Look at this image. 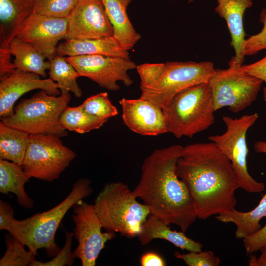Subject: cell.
<instances>
[{
    "label": "cell",
    "mask_w": 266,
    "mask_h": 266,
    "mask_svg": "<svg viewBox=\"0 0 266 266\" xmlns=\"http://www.w3.org/2000/svg\"><path fill=\"white\" fill-rule=\"evenodd\" d=\"M264 217H266V194L258 205L250 211L243 212L234 209L217 215L215 218L222 222L234 223L236 226V238L243 239L253 234L261 228L260 221Z\"/></svg>",
    "instance_id": "cb8c5ba5"
},
{
    "label": "cell",
    "mask_w": 266,
    "mask_h": 266,
    "mask_svg": "<svg viewBox=\"0 0 266 266\" xmlns=\"http://www.w3.org/2000/svg\"><path fill=\"white\" fill-rule=\"evenodd\" d=\"M184 147L175 144L155 150L142 165L141 174L133 191L150 214L185 232L197 218L194 202L185 184L177 176V162Z\"/></svg>",
    "instance_id": "7a4b0ae2"
},
{
    "label": "cell",
    "mask_w": 266,
    "mask_h": 266,
    "mask_svg": "<svg viewBox=\"0 0 266 266\" xmlns=\"http://www.w3.org/2000/svg\"><path fill=\"white\" fill-rule=\"evenodd\" d=\"M174 255L176 258L183 260L188 266H218L221 262L220 258L210 250L189 251L186 254L175 251Z\"/></svg>",
    "instance_id": "1f68e13d"
},
{
    "label": "cell",
    "mask_w": 266,
    "mask_h": 266,
    "mask_svg": "<svg viewBox=\"0 0 266 266\" xmlns=\"http://www.w3.org/2000/svg\"><path fill=\"white\" fill-rule=\"evenodd\" d=\"M49 78L56 81L61 94L72 92L77 98L82 96V92L77 83L80 77L74 67L62 56L56 55L50 60Z\"/></svg>",
    "instance_id": "484cf974"
},
{
    "label": "cell",
    "mask_w": 266,
    "mask_h": 266,
    "mask_svg": "<svg viewBox=\"0 0 266 266\" xmlns=\"http://www.w3.org/2000/svg\"><path fill=\"white\" fill-rule=\"evenodd\" d=\"M9 47H0V79L5 78L12 74L16 69L11 61Z\"/></svg>",
    "instance_id": "e575fe53"
},
{
    "label": "cell",
    "mask_w": 266,
    "mask_h": 266,
    "mask_svg": "<svg viewBox=\"0 0 266 266\" xmlns=\"http://www.w3.org/2000/svg\"><path fill=\"white\" fill-rule=\"evenodd\" d=\"M80 106L89 114L100 119L108 120L118 114L117 108L111 102L106 92L88 97Z\"/></svg>",
    "instance_id": "f1b7e54d"
},
{
    "label": "cell",
    "mask_w": 266,
    "mask_h": 266,
    "mask_svg": "<svg viewBox=\"0 0 266 266\" xmlns=\"http://www.w3.org/2000/svg\"><path fill=\"white\" fill-rule=\"evenodd\" d=\"M34 73L16 69L9 76L0 80V118L14 114V105L24 94L34 89L43 90L49 95L58 96L60 91L56 82L50 78L41 79Z\"/></svg>",
    "instance_id": "2e32d148"
},
{
    "label": "cell",
    "mask_w": 266,
    "mask_h": 266,
    "mask_svg": "<svg viewBox=\"0 0 266 266\" xmlns=\"http://www.w3.org/2000/svg\"><path fill=\"white\" fill-rule=\"evenodd\" d=\"M79 0H33V13L50 17L68 18Z\"/></svg>",
    "instance_id": "f546056e"
},
{
    "label": "cell",
    "mask_w": 266,
    "mask_h": 266,
    "mask_svg": "<svg viewBox=\"0 0 266 266\" xmlns=\"http://www.w3.org/2000/svg\"><path fill=\"white\" fill-rule=\"evenodd\" d=\"M103 55L130 59L129 51L124 49L113 37L96 39H71L57 46L56 55Z\"/></svg>",
    "instance_id": "ac0fdd59"
},
{
    "label": "cell",
    "mask_w": 266,
    "mask_h": 266,
    "mask_svg": "<svg viewBox=\"0 0 266 266\" xmlns=\"http://www.w3.org/2000/svg\"><path fill=\"white\" fill-rule=\"evenodd\" d=\"M133 0H101L113 28V37L127 51L132 49L141 39L127 13V8Z\"/></svg>",
    "instance_id": "44dd1931"
},
{
    "label": "cell",
    "mask_w": 266,
    "mask_h": 266,
    "mask_svg": "<svg viewBox=\"0 0 266 266\" xmlns=\"http://www.w3.org/2000/svg\"><path fill=\"white\" fill-rule=\"evenodd\" d=\"M263 100L266 103V87H265L263 90Z\"/></svg>",
    "instance_id": "60d3db41"
},
{
    "label": "cell",
    "mask_w": 266,
    "mask_h": 266,
    "mask_svg": "<svg viewBox=\"0 0 266 266\" xmlns=\"http://www.w3.org/2000/svg\"><path fill=\"white\" fill-rule=\"evenodd\" d=\"M241 68L249 74L266 83V56L253 63L243 64Z\"/></svg>",
    "instance_id": "d590c367"
},
{
    "label": "cell",
    "mask_w": 266,
    "mask_h": 266,
    "mask_svg": "<svg viewBox=\"0 0 266 266\" xmlns=\"http://www.w3.org/2000/svg\"><path fill=\"white\" fill-rule=\"evenodd\" d=\"M91 183L87 178H80L74 183L68 196L59 204L25 219L14 218L7 231L34 254L37 255L38 250L44 249L48 256H55L60 250L55 242V233L60 223L70 208L92 194Z\"/></svg>",
    "instance_id": "277c9868"
},
{
    "label": "cell",
    "mask_w": 266,
    "mask_h": 266,
    "mask_svg": "<svg viewBox=\"0 0 266 266\" xmlns=\"http://www.w3.org/2000/svg\"><path fill=\"white\" fill-rule=\"evenodd\" d=\"M195 0H188V2L191 3L194 1Z\"/></svg>",
    "instance_id": "b9f144b4"
},
{
    "label": "cell",
    "mask_w": 266,
    "mask_h": 266,
    "mask_svg": "<svg viewBox=\"0 0 266 266\" xmlns=\"http://www.w3.org/2000/svg\"><path fill=\"white\" fill-rule=\"evenodd\" d=\"M254 150L259 153L266 154V142L258 141L255 142L254 146Z\"/></svg>",
    "instance_id": "ab89813d"
},
{
    "label": "cell",
    "mask_w": 266,
    "mask_h": 266,
    "mask_svg": "<svg viewBox=\"0 0 266 266\" xmlns=\"http://www.w3.org/2000/svg\"><path fill=\"white\" fill-rule=\"evenodd\" d=\"M68 20L66 40L113 36V28L101 0H79Z\"/></svg>",
    "instance_id": "4fadbf2b"
},
{
    "label": "cell",
    "mask_w": 266,
    "mask_h": 266,
    "mask_svg": "<svg viewBox=\"0 0 266 266\" xmlns=\"http://www.w3.org/2000/svg\"><path fill=\"white\" fill-rule=\"evenodd\" d=\"M258 118L256 113L244 115L238 118L224 116L222 120L226 126L225 133L208 137L230 160L240 187L251 193H260L265 189L263 183L257 181L250 175L247 166L248 148L246 133Z\"/></svg>",
    "instance_id": "ba28073f"
},
{
    "label": "cell",
    "mask_w": 266,
    "mask_h": 266,
    "mask_svg": "<svg viewBox=\"0 0 266 266\" xmlns=\"http://www.w3.org/2000/svg\"><path fill=\"white\" fill-rule=\"evenodd\" d=\"M136 69L140 79V98L162 109L184 89L209 82L215 70L210 61L147 63Z\"/></svg>",
    "instance_id": "3957f363"
},
{
    "label": "cell",
    "mask_w": 266,
    "mask_h": 266,
    "mask_svg": "<svg viewBox=\"0 0 266 266\" xmlns=\"http://www.w3.org/2000/svg\"><path fill=\"white\" fill-rule=\"evenodd\" d=\"M29 179L22 166L0 159V192L14 194L17 202L25 209H32L34 204L33 200L27 194L24 188Z\"/></svg>",
    "instance_id": "7402d4cb"
},
{
    "label": "cell",
    "mask_w": 266,
    "mask_h": 266,
    "mask_svg": "<svg viewBox=\"0 0 266 266\" xmlns=\"http://www.w3.org/2000/svg\"><path fill=\"white\" fill-rule=\"evenodd\" d=\"M33 9V0H0V47H8Z\"/></svg>",
    "instance_id": "d6986e66"
},
{
    "label": "cell",
    "mask_w": 266,
    "mask_h": 266,
    "mask_svg": "<svg viewBox=\"0 0 266 266\" xmlns=\"http://www.w3.org/2000/svg\"><path fill=\"white\" fill-rule=\"evenodd\" d=\"M216 12L224 18L231 35L230 45L235 56L228 63L230 67H240L244 61V45L245 33L243 16L246 10L252 6V0H217Z\"/></svg>",
    "instance_id": "e0dca14e"
},
{
    "label": "cell",
    "mask_w": 266,
    "mask_h": 266,
    "mask_svg": "<svg viewBox=\"0 0 266 266\" xmlns=\"http://www.w3.org/2000/svg\"><path fill=\"white\" fill-rule=\"evenodd\" d=\"M9 51L15 57L13 61L17 69L34 73L42 77L50 68V62L31 44L14 37L10 42Z\"/></svg>",
    "instance_id": "603a6c76"
},
{
    "label": "cell",
    "mask_w": 266,
    "mask_h": 266,
    "mask_svg": "<svg viewBox=\"0 0 266 266\" xmlns=\"http://www.w3.org/2000/svg\"><path fill=\"white\" fill-rule=\"evenodd\" d=\"M260 21L263 28L257 34L251 35L245 39L244 45V54L251 56L266 49V9H262L260 14Z\"/></svg>",
    "instance_id": "d6a6232c"
},
{
    "label": "cell",
    "mask_w": 266,
    "mask_h": 266,
    "mask_svg": "<svg viewBox=\"0 0 266 266\" xmlns=\"http://www.w3.org/2000/svg\"><path fill=\"white\" fill-rule=\"evenodd\" d=\"M73 213L74 234L78 246L73 253L82 266H94L105 243L114 238L116 234L112 231L102 232L103 227L93 205L81 201L73 207Z\"/></svg>",
    "instance_id": "7c38bea8"
},
{
    "label": "cell",
    "mask_w": 266,
    "mask_h": 266,
    "mask_svg": "<svg viewBox=\"0 0 266 266\" xmlns=\"http://www.w3.org/2000/svg\"><path fill=\"white\" fill-rule=\"evenodd\" d=\"M176 172L188 189L198 218L205 220L235 209V192L240 188L237 176L214 142L184 146Z\"/></svg>",
    "instance_id": "6da1fadb"
},
{
    "label": "cell",
    "mask_w": 266,
    "mask_h": 266,
    "mask_svg": "<svg viewBox=\"0 0 266 266\" xmlns=\"http://www.w3.org/2000/svg\"><path fill=\"white\" fill-rule=\"evenodd\" d=\"M68 18L50 17L33 13L16 36L36 48L48 60L56 56L57 44L65 38Z\"/></svg>",
    "instance_id": "5bb4252c"
},
{
    "label": "cell",
    "mask_w": 266,
    "mask_h": 266,
    "mask_svg": "<svg viewBox=\"0 0 266 266\" xmlns=\"http://www.w3.org/2000/svg\"><path fill=\"white\" fill-rule=\"evenodd\" d=\"M30 135L25 132L0 122V159L22 166Z\"/></svg>",
    "instance_id": "d4e9b609"
},
{
    "label": "cell",
    "mask_w": 266,
    "mask_h": 266,
    "mask_svg": "<svg viewBox=\"0 0 266 266\" xmlns=\"http://www.w3.org/2000/svg\"><path fill=\"white\" fill-rule=\"evenodd\" d=\"M162 109L168 133L177 138H192L215 121V111L208 82L184 89Z\"/></svg>",
    "instance_id": "5b68a950"
},
{
    "label": "cell",
    "mask_w": 266,
    "mask_h": 266,
    "mask_svg": "<svg viewBox=\"0 0 266 266\" xmlns=\"http://www.w3.org/2000/svg\"><path fill=\"white\" fill-rule=\"evenodd\" d=\"M80 76L88 78L102 88L118 91L121 82L129 87L133 80L128 74L137 65L130 59L103 55H79L66 57Z\"/></svg>",
    "instance_id": "8fae6325"
},
{
    "label": "cell",
    "mask_w": 266,
    "mask_h": 266,
    "mask_svg": "<svg viewBox=\"0 0 266 266\" xmlns=\"http://www.w3.org/2000/svg\"><path fill=\"white\" fill-rule=\"evenodd\" d=\"M76 156L60 137L30 135L22 166L29 178L52 182L59 178Z\"/></svg>",
    "instance_id": "9c48e42d"
},
{
    "label": "cell",
    "mask_w": 266,
    "mask_h": 266,
    "mask_svg": "<svg viewBox=\"0 0 266 266\" xmlns=\"http://www.w3.org/2000/svg\"><path fill=\"white\" fill-rule=\"evenodd\" d=\"M66 241L64 247L59 250L54 257L49 261L43 262L35 260L33 266H72L75 257L71 252L72 238L74 233L65 231Z\"/></svg>",
    "instance_id": "4dcf8cb0"
},
{
    "label": "cell",
    "mask_w": 266,
    "mask_h": 266,
    "mask_svg": "<svg viewBox=\"0 0 266 266\" xmlns=\"http://www.w3.org/2000/svg\"><path fill=\"white\" fill-rule=\"evenodd\" d=\"M124 123L142 136H156L168 133L162 108L142 99L122 98L119 101Z\"/></svg>",
    "instance_id": "9a60e30c"
},
{
    "label": "cell",
    "mask_w": 266,
    "mask_h": 266,
    "mask_svg": "<svg viewBox=\"0 0 266 266\" xmlns=\"http://www.w3.org/2000/svg\"><path fill=\"white\" fill-rule=\"evenodd\" d=\"M142 266H165L166 263L163 258L156 253L148 252L143 254L140 258Z\"/></svg>",
    "instance_id": "74e56055"
},
{
    "label": "cell",
    "mask_w": 266,
    "mask_h": 266,
    "mask_svg": "<svg viewBox=\"0 0 266 266\" xmlns=\"http://www.w3.org/2000/svg\"><path fill=\"white\" fill-rule=\"evenodd\" d=\"M70 99L69 93L54 96L41 90L29 98L22 99L14 107L12 116L0 119L29 135L66 137L68 132L61 126L59 120Z\"/></svg>",
    "instance_id": "52a82bcc"
},
{
    "label": "cell",
    "mask_w": 266,
    "mask_h": 266,
    "mask_svg": "<svg viewBox=\"0 0 266 266\" xmlns=\"http://www.w3.org/2000/svg\"><path fill=\"white\" fill-rule=\"evenodd\" d=\"M261 254L259 257L253 254L250 255L248 264L250 266H266V247L260 250Z\"/></svg>",
    "instance_id": "f35d334b"
},
{
    "label": "cell",
    "mask_w": 266,
    "mask_h": 266,
    "mask_svg": "<svg viewBox=\"0 0 266 266\" xmlns=\"http://www.w3.org/2000/svg\"><path fill=\"white\" fill-rule=\"evenodd\" d=\"M137 237L142 245H146L153 239H160L189 251L200 252L203 246L201 243L189 238L182 231L172 230L168 225L151 214L142 224Z\"/></svg>",
    "instance_id": "ffe728a7"
},
{
    "label": "cell",
    "mask_w": 266,
    "mask_h": 266,
    "mask_svg": "<svg viewBox=\"0 0 266 266\" xmlns=\"http://www.w3.org/2000/svg\"><path fill=\"white\" fill-rule=\"evenodd\" d=\"M6 250L0 260V266H33L36 254L27 251L25 244L11 233L5 235Z\"/></svg>",
    "instance_id": "83f0119b"
},
{
    "label": "cell",
    "mask_w": 266,
    "mask_h": 266,
    "mask_svg": "<svg viewBox=\"0 0 266 266\" xmlns=\"http://www.w3.org/2000/svg\"><path fill=\"white\" fill-rule=\"evenodd\" d=\"M243 239L247 255H251L266 247V224L253 234Z\"/></svg>",
    "instance_id": "836d02e7"
},
{
    "label": "cell",
    "mask_w": 266,
    "mask_h": 266,
    "mask_svg": "<svg viewBox=\"0 0 266 266\" xmlns=\"http://www.w3.org/2000/svg\"><path fill=\"white\" fill-rule=\"evenodd\" d=\"M14 219V211L8 202L0 200V230L7 231L11 221Z\"/></svg>",
    "instance_id": "8d00e7d4"
},
{
    "label": "cell",
    "mask_w": 266,
    "mask_h": 266,
    "mask_svg": "<svg viewBox=\"0 0 266 266\" xmlns=\"http://www.w3.org/2000/svg\"><path fill=\"white\" fill-rule=\"evenodd\" d=\"M107 121L89 114L80 105L73 107L67 106L59 120L60 124L64 129L80 134L98 129Z\"/></svg>",
    "instance_id": "4316f807"
},
{
    "label": "cell",
    "mask_w": 266,
    "mask_h": 266,
    "mask_svg": "<svg viewBox=\"0 0 266 266\" xmlns=\"http://www.w3.org/2000/svg\"><path fill=\"white\" fill-rule=\"evenodd\" d=\"M263 81L249 74L240 67L217 69L209 81L215 111L228 107L237 113L256 100Z\"/></svg>",
    "instance_id": "30bf717a"
},
{
    "label": "cell",
    "mask_w": 266,
    "mask_h": 266,
    "mask_svg": "<svg viewBox=\"0 0 266 266\" xmlns=\"http://www.w3.org/2000/svg\"><path fill=\"white\" fill-rule=\"evenodd\" d=\"M93 207L103 228L128 238L137 237L150 215L149 208L138 202L128 185L120 182L106 184Z\"/></svg>",
    "instance_id": "8992f818"
}]
</instances>
